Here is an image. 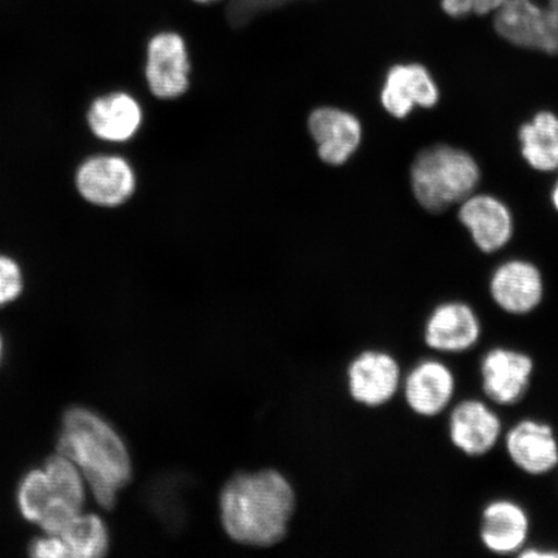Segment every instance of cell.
<instances>
[{"instance_id":"6da1fadb","label":"cell","mask_w":558,"mask_h":558,"mask_svg":"<svg viewBox=\"0 0 558 558\" xmlns=\"http://www.w3.org/2000/svg\"><path fill=\"white\" fill-rule=\"evenodd\" d=\"M221 521L235 542L269 547L284 538L295 508L289 481L276 471L236 474L221 493Z\"/></svg>"},{"instance_id":"7a4b0ae2","label":"cell","mask_w":558,"mask_h":558,"mask_svg":"<svg viewBox=\"0 0 558 558\" xmlns=\"http://www.w3.org/2000/svg\"><path fill=\"white\" fill-rule=\"evenodd\" d=\"M58 452L76 465L104 509L116 506L117 495L129 484L132 464L120 435L102 417L73 408L62 418Z\"/></svg>"},{"instance_id":"3957f363","label":"cell","mask_w":558,"mask_h":558,"mask_svg":"<svg viewBox=\"0 0 558 558\" xmlns=\"http://www.w3.org/2000/svg\"><path fill=\"white\" fill-rule=\"evenodd\" d=\"M410 177L418 205L432 214H439L471 197L481 172L469 153L449 145H436L415 158Z\"/></svg>"},{"instance_id":"277c9868","label":"cell","mask_w":558,"mask_h":558,"mask_svg":"<svg viewBox=\"0 0 558 558\" xmlns=\"http://www.w3.org/2000/svg\"><path fill=\"white\" fill-rule=\"evenodd\" d=\"M494 27L513 46L558 54V16L535 0H508L495 12Z\"/></svg>"},{"instance_id":"5b68a950","label":"cell","mask_w":558,"mask_h":558,"mask_svg":"<svg viewBox=\"0 0 558 558\" xmlns=\"http://www.w3.org/2000/svg\"><path fill=\"white\" fill-rule=\"evenodd\" d=\"M76 192L89 205L118 207L136 190L135 171L123 157L97 155L83 160L75 170Z\"/></svg>"},{"instance_id":"8992f818","label":"cell","mask_w":558,"mask_h":558,"mask_svg":"<svg viewBox=\"0 0 558 558\" xmlns=\"http://www.w3.org/2000/svg\"><path fill=\"white\" fill-rule=\"evenodd\" d=\"M191 61L185 39L177 32H160L146 48V82L151 94L171 100L190 87Z\"/></svg>"},{"instance_id":"52a82bcc","label":"cell","mask_w":558,"mask_h":558,"mask_svg":"<svg viewBox=\"0 0 558 558\" xmlns=\"http://www.w3.org/2000/svg\"><path fill=\"white\" fill-rule=\"evenodd\" d=\"M480 372L487 399L508 407L518 403L527 393L534 361L527 353L498 347L484 355Z\"/></svg>"},{"instance_id":"ba28073f","label":"cell","mask_w":558,"mask_h":558,"mask_svg":"<svg viewBox=\"0 0 558 558\" xmlns=\"http://www.w3.org/2000/svg\"><path fill=\"white\" fill-rule=\"evenodd\" d=\"M401 379L399 361L383 351L362 352L348 368L349 393L367 408H379L392 400Z\"/></svg>"},{"instance_id":"9c48e42d","label":"cell","mask_w":558,"mask_h":558,"mask_svg":"<svg viewBox=\"0 0 558 558\" xmlns=\"http://www.w3.org/2000/svg\"><path fill=\"white\" fill-rule=\"evenodd\" d=\"M380 99L390 116L403 120L416 107H436L439 89L427 68L414 62L397 64L388 70Z\"/></svg>"},{"instance_id":"30bf717a","label":"cell","mask_w":558,"mask_h":558,"mask_svg":"<svg viewBox=\"0 0 558 558\" xmlns=\"http://www.w3.org/2000/svg\"><path fill=\"white\" fill-rule=\"evenodd\" d=\"M506 449L513 464L532 476H543L558 465V441L548 423L525 418L508 430Z\"/></svg>"},{"instance_id":"8fae6325","label":"cell","mask_w":558,"mask_h":558,"mask_svg":"<svg viewBox=\"0 0 558 558\" xmlns=\"http://www.w3.org/2000/svg\"><path fill=\"white\" fill-rule=\"evenodd\" d=\"M490 294L500 310L523 316L538 308L544 295L541 270L525 260H509L495 269Z\"/></svg>"},{"instance_id":"7c38bea8","label":"cell","mask_w":558,"mask_h":558,"mask_svg":"<svg viewBox=\"0 0 558 558\" xmlns=\"http://www.w3.org/2000/svg\"><path fill=\"white\" fill-rule=\"evenodd\" d=\"M481 324L469 304L448 302L438 305L425 323L424 341L430 349L462 353L477 344Z\"/></svg>"},{"instance_id":"4fadbf2b","label":"cell","mask_w":558,"mask_h":558,"mask_svg":"<svg viewBox=\"0 0 558 558\" xmlns=\"http://www.w3.org/2000/svg\"><path fill=\"white\" fill-rule=\"evenodd\" d=\"M310 131L325 163L341 166L360 148L362 125L357 117L337 108H319L310 118Z\"/></svg>"},{"instance_id":"5bb4252c","label":"cell","mask_w":558,"mask_h":558,"mask_svg":"<svg viewBox=\"0 0 558 558\" xmlns=\"http://www.w3.org/2000/svg\"><path fill=\"white\" fill-rule=\"evenodd\" d=\"M456 387V376L448 366L436 360H424L404 378V400L413 413L434 417L449 407Z\"/></svg>"},{"instance_id":"9a60e30c","label":"cell","mask_w":558,"mask_h":558,"mask_svg":"<svg viewBox=\"0 0 558 558\" xmlns=\"http://www.w3.org/2000/svg\"><path fill=\"white\" fill-rule=\"evenodd\" d=\"M500 435V418L484 402L465 400L451 411L449 436L452 445L465 456H486L497 445Z\"/></svg>"},{"instance_id":"2e32d148","label":"cell","mask_w":558,"mask_h":558,"mask_svg":"<svg viewBox=\"0 0 558 558\" xmlns=\"http://www.w3.org/2000/svg\"><path fill=\"white\" fill-rule=\"evenodd\" d=\"M459 220L470 230L473 242L483 253H495L512 239L511 211L504 202L492 195H471L463 201Z\"/></svg>"},{"instance_id":"e0dca14e","label":"cell","mask_w":558,"mask_h":558,"mask_svg":"<svg viewBox=\"0 0 558 558\" xmlns=\"http://www.w3.org/2000/svg\"><path fill=\"white\" fill-rule=\"evenodd\" d=\"M529 532L527 512L513 500H494L481 514V542L495 555L518 554L525 547Z\"/></svg>"},{"instance_id":"ac0fdd59","label":"cell","mask_w":558,"mask_h":558,"mask_svg":"<svg viewBox=\"0 0 558 558\" xmlns=\"http://www.w3.org/2000/svg\"><path fill=\"white\" fill-rule=\"evenodd\" d=\"M87 125L93 135L107 143H125L142 128L143 110L135 97L111 93L89 104Z\"/></svg>"},{"instance_id":"d6986e66","label":"cell","mask_w":558,"mask_h":558,"mask_svg":"<svg viewBox=\"0 0 558 558\" xmlns=\"http://www.w3.org/2000/svg\"><path fill=\"white\" fill-rule=\"evenodd\" d=\"M522 157L536 171L558 169V117L541 111L519 132Z\"/></svg>"},{"instance_id":"ffe728a7","label":"cell","mask_w":558,"mask_h":558,"mask_svg":"<svg viewBox=\"0 0 558 558\" xmlns=\"http://www.w3.org/2000/svg\"><path fill=\"white\" fill-rule=\"evenodd\" d=\"M58 536L70 558H99L108 554V529L99 515L80 513Z\"/></svg>"},{"instance_id":"44dd1931","label":"cell","mask_w":558,"mask_h":558,"mask_svg":"<svg viewBox=\"0 0 558 558\" xmlns=\"http://www.w3.org/2000/svg\"><path fill=\"white\" fill-rule=\"evenodd\" d=\"M23 291V268L15 257L0 254V308L15 302Z\"/></svg>"},{"instance_id":"7402d4cb","label":"cell","mask_w":558,"mask_h":558,"mask_svg":"<svg viewBox=\"0 0 558 558\" xmlns=\"http://www.w3.org/2000/svg\"><path fill=\"white\" fill-rule=\"evenodd\" d=\"M507 2L508 0H441V7L446 15L460 19L497 12Z\"/></svg>"},{"instance_id":"603a6c76","label":"cell","mask_w":558,"mask_h":558,"mask_svg":"<svg viewBox=\"0 0 558 558\" xmlns=\"http://www.w3.org/2000/svg\"><path fill=\"white\" fill-rule=\"evenodd\" d=\"M29 555L38 558H70L68 548L58 535L35 539L29 547Z\"/></svg>"},{"instance_id":"cb8c5ba5","label":"cell","mask_w":558,"mask_h":558,"mask_svg":"<svg viewBox=\"0 0 558 558\" xmlns=\"http://www.w3.org/2000/svg\"><path fill=\"white\" fill-rule=\"evenodd\" d=\"M520 556L526 558H558V553H556V550H544V553H542V550L525 549Z\"/></svg>"},{"instance_id":"d4e9b609","label":"cell","mask_w":558,"mask_h":558,"mask_svg":"<svg viewBox=\"0 0 558 558\" xmlns=\"http://www.w3.org/2000/svg\"><path fill=\"white\" fill-rule=\"evenodd\" d=\"M544 4L558 16V0H544Z\"/></svg>"},{"instance_id":"484cf974","label":"cell","mask_w":558,"mask_h":558,"mask_svg":"<svg viewBox=\"0 0 558 558\" xmlns=\"http://www.w3.org/2000/svg\"><path fill=\"white\" fill-rule=\"evenodd\" d=\"M553 204L556 208V211L558 213V180H557V183L555 184L554 191H553Z\"/></svg>"},{"instance_id":"4316f807","label":"cell","mask_w":558,"mask_h":558,"mask_svg":"<svg viewBox=\"0 0 558 558\" xmlns=\"http://www.w3.org/2000/svg\"><path fill=\"white\" fill-rule=\"evenodd\" d=\"M193 2L198 4H211L218 2V0H193Z\"/></svg>"},{"instance_id":"83f0119b","label":"cell","mask_w":558,"mask_h":558,"mask_svg":"<svg viewBox=\"0 0 558 558\" xmlns=\"http://www.w3.org/2000/svg\"><path fill=\"white\" fill-rule=\"evenodd\" d=\"M0 357H2V339H0Z\"/></svg>"}]
</instances>
